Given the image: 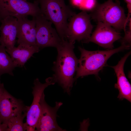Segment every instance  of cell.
Listing matches in <instances>:
<instances>
[{
    "label": "cell",
    "mask_w": 131,
    "mask_h": 131,
    "mask_svg": "<svg viewBox=\"0 0 131 131\" xmlns=\"http://www.w3.org/2000/svg\"><path fill=\"white\" fill-rule=\"evenodd\" d=\"M74 44L66 40H62L56 48L57 55L52 69L54 72L52 77L54 81L69 95L75 81L74 76L78 63L74 51Z\"/></svg>",
    "instance_id": "cell-1"
},
{
    "label": "cell",
    "mask_w": 131,
    "mask_h": 131,
    "mask_svg": "<svg viewBox=\"0 0 131 131\" xmlns=\"http://www.w3.org/2000/svg\"><path fill=\"white\" fill-rule=\"evenodd\" d=\"M130 46L121 44L119 47L106 50L90 51L81 47L79 49L81 56L75 80L78 78L89 75H98L107 60L114 54L130 49Z\"/></svg>",
    "instance_id": "cell-2"
},
{
    "label": "cell",
    "mask_w": 131,
    "mask_h": 131,
    "mask_svg": "<svg viewBox=\"0 0 131 131\" xmlns=\"http://www.w3.org/2000/svg\"><path fill=\"white\" fill-rule=\"evenodd\" d=\"M41 13L55 25L62 40H66L68 20L75 13L64 0H37Z\"/></svg>",
    "instance_id": "cell-3"
},
{
    "label": "cell",
    "mask_w": 131,
    "mask_h": 131,
    "mask_svg": "<svg viewBox=\"0 0 131 131\" xmlns=\"http://www.w3.org/2000/svg\"><path fill=\"white\" fill-rule=\"evenodd\" d=\"M91 18L107 24L119 32L125 30L128 21L123 8L118 0H108L97 3L90 11Z\"/></svg>",
    "instance_id": "cell-4"
},
{
    "label": "cell",
    "mask_w": 131,
    "mask_h": 131,
    "mask_svg": "<svg viewBox=\"0 0 131 131\" xmlns=\"http://www.w3.org/2000/svg\"><path fill=\"white\" fill-rule=\"evenodd\" d=\"M90 16L82 10L75 14L70 19L66 34V40L74 43L76 41L86 43L90 38L93 28Z\"/></svg>",
    "instance_id": "cell-5"
},
{
    "label": "cell",
    "mask_w": 131,
    "mask_h": 131,
    "mask_svg": "<svg viewBox=\"0 0 131 131\" xmlns=\"http://www.w3.org/2000/svg\"><path fill=\"white\" fill-rule=\"evenodd\" d=\"M55 83L52 77L47 78L44 83L41 82L38 78L34 80L32 92L33 100L31 106H26V119L24 123L26 131H35L41 112L40 101L41 97L46 88Z\"/></svg>",
    "instance_id": "cell-6"
},
{
    "label": "cell",
    "mask_w": 131,
    "mask_h": 131,
    "mask_svg": "<svg viewBox=\"0 0 131 131\" xmlns=\"http://www.w3.org/2000/svg\"><path fill=\"white\" fill-rule=\"evenodd\" d=\"M33 17L35 22L36 45L40 48L52 47L57 48L61 43V39L52 23L41 13Z\"/></svg>",
    "instance_id": "cell-7"
},
{
    "label": "cell",
    "mask_w": 131,
    "mask_h": 131,
    "mask_svg": "<svg viewBox=\"0 0 131 131\" xmlns=\"http://www.w3.org/2000/svg\"><path fill=\"white\" fill-rule=\"evenodd\" d=\"M41 13L36 2L32 3L24 0H0L1 19L8 16L16 18L29 15L34 17Z\"/></svg>",
    "instance_id": "cell-8"
},
{
    "label": "cell",
    "mask_w": 131,
    "mask_h": 131,
    "mask_svg": "<svg viewBox=\"0 0 131 131\" xmlns=\"http://www.w3.org/2000/svg\"><path fill=\"white\" fill-rule=\"evenodd\" d=\"M44 92L41 98V112L36 125L35 131H64L57 124L56 117L57 112L63 104L61 102H56L54 107H51L46 103Z\"/></svg>",
    "instance_id": "cell-9"
},
{
    "label": "cell",
    "mask_w": 131,
    "mask_h": 131,
    "mask_svg": "<svg viewBox=\"0 0 131 131\" xmlns=\"http://www.w3.org/2000/svg\"><path fill=\"white\" fill-rule=\"evenodd\" d=\"M26 106L22 101L10 94L0 83V120L6 124L11 118L26 112Z\"/></svg>",
    "instance_id": "cell-10"
},
{
    "label": "cell",
    "mask_w": 131,
    "mask_h": 131,
    "mask_svg": "<svg viewBox=\"0 0 131 131\" xmlns=\"http://www.w3.org/2000/svg\"><path fill=\"white\" fill-rule=\"evenodd\" d=\"M121 38L119 32L112 27L98 22L95 30L86 43L93 42L104 48L111 49L114 48V43Z\"/></svg>",
    "instance_id": "cell-11"
},
{
    "label": "cell",
    "mask_w": 131,
    "mask_h": 131,
    "mask_svg": "<svg viewBox=\"0 0 131 131\" xmlns=\"http://www.w3.org/2000/svg\"><path fill=\"white\" fill-rule=\"evenodd\" d=\"M27 16L17 18V43L30 46H37L35 22L33 17L32 20Z\"/></svg>",
    "instance_id": "cell-12"
},
{
    "label": "cell",
    "mask_w": 131,
    "mask_h": 131,
    "mask_svg": "<svg viewBox=\"0 0 131 131\" xmlns=\"http://www.w3.org/2000/svg\"><path fill=\"white\" fill-rule=\"evenodd\" d=\"M0 44L6 49L15 47L17 33V20L14 17L6 16L1 20Z\"/></svg>",
    "instance_id": "cell-13"
},
{
    "label": "cell",
    "mask_w": 131,
    "mask_h": 131,
    "mask_svg": "<svg viewBox=\"0 0 131 131\" xmlns=\"http://www.w3.org/2000/svg\"><path fill=\"white\" fill-rule=\"evenodd\" d=\"M131 54L130 51L126 54L116 66H110L114 70L117 77L115 87L119 91L118 98L120 100L125 99L131 102V85L126 78L124 71V66L127 58Z\"/></svg>",
    "instance_id": "cell-14"
},
{
    "label": "cell",
    "mask_w": 131,
    "mask_h": 131,
    "mask_svg": "<svg viewBox=\"0 0 131 131\" xmlns=\"http://www.w3.org/2000/svg\"><path fill=\"white\" fill-rule=\"evenodd\" d=\"M18 45L6 50L16 66L22 67L33 54L39 52L40 49L37 46Z\"/></svg>",
    "instance_id": "cell-15"
},
{
    "label": "cell",
    "mask_w": 131,
    "mask_h": 131,
    "mask_svg": "<svg viewBox=\"0 0 131 131\" xmlns=\"http://www.w3.org/2000/svg\"><path fill=\"white\" fill-rule=\"evenodd\" d=\"M16 67L7 53L5 47L0 44V77L2 74H8L13 76V71Z\"/></svg>",
    "instance_id": "cell-16"
},
{
    "label": "cell",
    "mask_w": 131,
    "mask_h": 131,
    "mask_svg": "<svg viewBox=\"0 0 131 131\" xmlns=\"http://www.w3.org/2000/svg\"><path fill=\"white\" fill-rule=\"evenodd\" d=\"M26 117V112L18 114L10 118L6 124L7 131H24L26 130L23 120Z\"/></svg>",
    "instance_id": "cell-17"
},
{
    "label": "cell",
    "mask_w": 131,
    "mask_h": 131,
    "mask_svg": "<svg viewBox=\"0 0 131 131\" xmlns=\"http://www.w3.org/2000/svg\"><path fill=\"white\" fill-rule=\"evenodd\" d=\"M127 25L128 28L124 31L125 35L122 39L121 42L122 44H124L130 46L131 44V19L130 17L128 21Z\"/></svg>",
    "instance_id": "cell-18"
},
{
    "label": "cell",
    "mask_w": 131,
    "mask_h": 131,
    "mask_svg": "<svg viewBox=\"0 0 131 131\" xmlns=\"http://www.w3.org/2000/svg\"><path fill=\"white\" fill-rule=\"evenodd\" d=\"M127 4L128 13L127 16L128 19L130 17L131 14V0H124Z\"/></svg>",
    "instance_id": "cell-19"
},
{
    "label": "cell",
    "mask_w": 131,
    "mask_h": 131,
    "mask_svg": "<svg viewBox=\"0 0 131 131\" xmlns=\"http://www.w3.org/2000/svg\"><path fill=\"white\" fill-rule=\"evenodd\" d=\"M7 125L3 123L0 120V131H7Z\"/></svg>",
    "instance_id": "cell-20"
},
{
    "label": "cell",
    "mask_w": 131,
    "mask_h": 131,
    "mask_svg": "<svg viewBox=\"0 0 131 131\" xmlns=\"http://www.w3.org/2000/svg\"><path fill=\"white\" fill-rule=\"evenodd\" d=\"M83 0H72L73 4L74 5L79 6L81 4Z\"/></svg>",
    "instance_id": "cell-21"
},
{
    "label": "cell",
    "mask_w": 131,
    "mask_h": 131,
    "mask_svg": "<svg viewBox=\"0 0 131 131\" xmlns=\"http://www.w3.org/2000/svg\"><path fill=\"white\" fill-rule=\"evenodd\" d=\"M1 18L0 17V22L1 20Z\"/></svg>",
    "instance_id": "cell-22"
},
{
    "label": "cell",
    "mask_w": 131,
    "mask_h": 131,
    "mask_svg": "<svg viewBox=\"0 0 131 131\" xmlns=\"http://www.w3.org/2000/svg\"><path fill=\"white\" fill-rule=\"evenodd\" d=\"M25 0V1H27L28 0Z\"/></svg>",
    "instance_id": "cell-23"
}]
</instances>
